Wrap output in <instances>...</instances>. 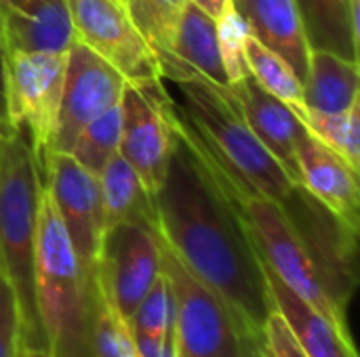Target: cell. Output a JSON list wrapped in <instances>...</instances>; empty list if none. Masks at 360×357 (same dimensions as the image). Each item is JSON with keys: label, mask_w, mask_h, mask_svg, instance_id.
Masks as SVG:
<instances>
[{"label": "cell", "mask_w": 360, "mask_h": 357, "mask_svg": "<svg viewBox=\"0 0 360 357\" xmlns=\"http://www.w3.org/2000/svg\"><path fill=\"white\" fill-rule=\"evenodd\" d=\"M162 105L173 133L165 181L154 196L156 231L171 252L236 314L259 343L274 311L262 257L236 200L184 122L169 90Z\"/></svg>", "instance_id": "6da1fadb"}, {"label": "cell", "mask_w": 360, "mask_h": 357, "mask_svg": "<svg viewBox=\"0 0 360 357\" xmlns=\"http://www.w3.org/2000/svg\"><path fill=\"white\" fill-rule=\"evenodd\" d=\"M160 74L162 80L177 86L184 103L175 105L215 166L234 185L283 206L297 183L251 133L232 88L219 86L181 63H165Z\"/></svg>", "instance_id": "7a4b0ae2"}, {"label": "cell", "mask_w": 360, "mask_h": 357, "mask_svg": "<svg viewBox=\"0 0 360 357\" xmlns=\"http://www.w3.org/2000/svg\"><path fill=\"white\" fill-rule=\"evenodd\" d=\"M95 290V271L80 263L42 185L34 240V303L49 356L93 357Z\"/></svg>", "instance_id": "3957f363"}, {"label": "cell", "mask_w": 360, "mask_h": 357, "mask_svg": "<svg viewBox=\"0 0 360 357\" xmlns=\"http://www.w3.org/2000/svg\"><path fill=\"white\" fill-rule=\"evenodd\" d=\"M42 189L40 168L25 137L11 128L0 158V269L13 286L21 343L46 349L34 303V240Z\"/></svg>", "instance_id": "277c9868"}, {"label": "cell", "mask_w": 360, "mask_h": 357, "mask_svg": "<svg viewBox=\"0 0 360 357\" xmlns=\"http://www.w3.org/2000/svg\"><path fill=\"white\" fill-rule=\"evenodd\" d=\"M213 166H215V162H213ZM217 173L240 208V215L249 227V234H251L253 244L262 257V263L287 288H291L300 299H304L308 305H312L316 311H321L338 328L350 332L346 314L331 299L314 259L310 257L306 244L302 242L300 234L295 231L293 223L289 221V217L285 215L281 204L272 202L270 198H264L259 194H253V191H247V189L234 185L219 168H217Z\"/></svg>", "instance_id": "5b68a950"}, {"label": "cell", "mask_w": 360, "mask_h": 357, "mask_svg": "<svg viewBox=\"0 0 360 357\" xmlns=\"http://www.w3.org/2000/svg\"><path fill=\"white\" fill-rule=\"evenodd\" d=\"M162 274L175 299L177 357H249L259 349L228 303L200 282L160 240Z\"/></svg>", "instance_id": "8992f818"}, {"label": "cell", "mask_w": 360, "mask_h": 357, "mask_svg": "<svg viewBox=\"0 0 360 357\" xmlns=\"http://www.w3.org/2000/svg\"><path fill=\"white\" fill-rule=\"evenodd\" d=\"M0 63L4 120L25 137L42 177L44 162L53 154V137L63 93L65 53L4 50Z\"/></svg>", "instance_id": "52a82bcc"}, {"label": "cell", "mask_w": 360, "mask_h": 357, "mask_svg": "<svg viewBox=\"0 0 360 357\" xmlns=\"http://www.w3.org/2000/svg\"><path fill=\"white\" fill-rule=\"evenodd\" d=\"M160 274L162 244L154 227L131 221L103 229L95 261V278L124 322Z\"/></svg>", "instance_id": "ba28073f"}, {"label": "cell", "mask_w": 360, "mask_h": 357, "mask_svg": "<svg viewBox=\"0 0 360 357\" xmlns=\"http://www.w3.org/2000/svg\"><path fill=\"white\" fill-rule=\"evenodd\" d=\"M74 38L93 48L127 82L146 88L162 82L160 63L122 0H68Z\"/></svg>", "instance_id": "9c48e42d"}, {"label": "cell", "mask_w": 360, "mask_h": 357, "mask_svg": "<svg viewBox=\"0 0 360 357\" xmlns=\"http://www.w3.org/2000/svg\"><path fill=\"white\" fill-rule=\"evenodd\" d=\"M127 78L84 42L74 40L65 50L63 93L53 137V151H70L76 135L120 101Z\"/></svg>", "instance_id": "30bf717a"}, {"label": "cell", "mask_w": 360, "mask_h": 357, "mask_svg": "<svg viewBox=\"0 0 360 357\" xmlns=\"http://www.w3.org/2000/svg\"><path fill=\"white\" fill-rule=\"evenodd\" d=\"M167 88L162 82L139 88L127 82L120 95L122 130L118 154L139 175L152 196L158 194L173 147L171 124L162 105Z\"/></svg>", "instance_id": "8fae6325"}, {"label": "cell", "mask_w": 360, "mask_h": 357, "mask_svg": "<svg viewBox=\"0 0 360 357\" xmlns=\"http://www.w3.org/2000/svg\"><path fill=\"white\" fill-rule=\"evenodd\" d=\"M42 185L57 206L80 263L95 271L103 231L99 177L82 168L70 154L53 151L42 168Z\"/></svg>", "instance_id": "7c38bea8"}, {"label": "cell", "mask_w": 360, "mask_h": 357, "mask_svg": "<svg viewBox=\"0 0 360 357\" xmlns=\"http://www.w3.org/2000/svg\"><path fill=\"white\" fill-rule=\"evenodd\" d=\"M295 160L300 185L346 225L359 231V173L352 170L344 158H340L333 149L319 141L308 128L297 139Z\"/></svg>", "instance_id": "4fadbf2b"}, {"label": "cell", "mask_w": 360, "mask_h": 357, "mask_svg": "<svg viewBox=\"0 0 360 357\" xmlns=\"http://www.w3.org/2000/svg\"><path fill=\"white\" fill-rule=\"evenodd\" d=\"M230 88L251 133L283 164L293 183L300 185L295 145L300 135L306 130L304 122L287 103L264 90L251 74L240 78Z\"/></svg>", "instance_id": "5bb4252c"}, {"label": "cell", "mask_w": 360, "mask_h": 357, "mask_svg": "<svg viewBox=\"0 0 360 357\" xmlns=\"http://www.w3.org/2000/svg\"><path fill=\"white\" fill-rule=\"evenodd\" d=\"M4 50L65 53L74 38L68 0H0Z\"/></svg>", "instance_id": "9a60e30c"}, {"label": "cell", "mask_w": 360, "mask_h": 357, "mask_svg": "<svg viewBox=\"0 0 360 357\" xmlns=\"http://www.w3.org/2000/svg\"><path fill=\"white\" fill-rule=\"evenodd\" d=\"M232 4L245 17L251 36L285 59L304 84L312 50L295 0H234Z\"/></svg>", "instance_id": "2e32d148"}, {"label": "cell", "mask_w": 360, "mask_h": 357, "mask_svg": "<svg viewBox=\"0 0 360 357\" xmlns=\"http://www.w3.org/2000/svg\"><path fill=\"white\" fill-rule=\"evenodd\" d=\"M266 280L274 309L283 316L300 347L308 357H359L350 332L338 328L321 311L287 288L266 265Z\"/></svg>", "instance_id": "e0dca14e"}, {"label": "cell", "mask_w": 360, "mask_h": 357, "mask_svg": "<svg viewBox=\"0 0 360 357\" xmlns=\"http://www.w3.org/2000/svg\"><path fill=\"white\" fill-rule=\"evenodd\" d=\"M310 50L359 61V0H295Z\"/></svg>", "instance_id": "ac0fdd59"}, {"label": "cell", "mask_w": 360, "mask_h": 357, "mask_svg": "<svg viewBox=\"0 0 360 357\" xmlns=\"http://www.w3.org/2000/svg\"><path fill=\"white\" fill-rule=\"evenodd\" d=\"M165 63H181L219 86H230L219 53L217 21L188 0L177 21L171 57L160 61V67Z\"/></svg>", "instance_id": "d6986e66"}, {"label": "cell", "mask_w": 360, "mask_h": 357, "mask_svg": "<svg viewBox=\"0 0 360 357\" xmlns=\"http://www.w3.org/2000/svg\"><path fill=\"white\" fill-rule=\"evenodd\" d=\"M99 194L103 229L131 221L156 229L154 196L120 154H116L99 175Z\"/></svg>", "instance_id": "ffe728a7"}, {"label": "cell", "mask_w": 360, "mask_h": 357, "mask_svg": "<svg viewBox=\"0 0 360 357\" xmlns=\"http://www.w3.org/2000/svg\"><path fill=\"white\" fill-rule=\"evenodd\" d=\"M359 101V61L327 50H312L304 80V103L310 109L340 114Z\"/></svg>", "instance_id": "44dd1931"}, {"label": "cell", "mask_w": 360, "mask_h": 357, "mask_svg": "<svg viewBox=\"0 0 360 357\" xmlns=\"http://www.w3.org/2000/svg\"><path fill=\"white\" fill-rule=\"evenodd\" d=\"M245 59L249 74L262 84L264 90L287 103L297 116L304 112V84L295 72L276 53L257 42L251 34L245 40Z\"/></svg>", "instance_id": "7402d4cb"}, {"label": "cell", "mask_w": 360, "mask_h": 357, "mask_svg": "<svg viewBox=\"0 0 360 357\" xmlns=\"http://www.w3.org/2000/svg\"><path fill=\"white\" fill-rule=\"evenodd\" d=\"M120 130H122V112L120 101L105 109L101 116L91 120L74 139L70 147V156L86 168L91 175L99 177L108 162L118 154L120 147Z\"/></svg>", "instance_id": "603a6c76"}, {"label": "cell", "mask_w": 360, "mask_h": 357, "mask_svg": "<svg viewBox=\"0 0 360 357\" xmlns=\"http://www.w3.org/2000/svg\"><path fill=\"white\" fill-rule=\"evenodd\" d=\"M304 126L323 141L329 149H333L340 158H344L352 170H360V99L346 112L325 114L310 107L297 116Z\"/></svg>", "instance_id": "cb8c5ba5"}, {"label": "cell", "mask_w": 360, "mask_h": 357, "mask_svg": "<svg viewBox=\"0 0 360 357\" xmlns=\"http://www.w3.org/2000/svg\"><path fill=\"white\" fill-rule=\"evenodd\" d=\"M133 23L148 40L158 63L171 57L177 21L186 0H122Z\"/></svg>", "instance_id": "d4e9b609"}, {"label": "cell", "mask_w": 360, "mask_h": 357, "mask_svg": "<svg viewBox=\"0 0 360 357\" xmlns=\"http://www.w3.org/2000/svg\"><path fill=\"white\" fill-rule=\"evenodd\" d=\"M133 337H173L175 328V299L165 274L156 278L152 288L139 301L131 318L127 320Z\"/></svg>", "instance_id": "484cf974"}, {"label": "cell", "mask_w": 360, "mask_h": 357, "mask_svg": "<svg viewBox=\"0 0 360 357\" xmlns=\"http://www.w3.org/2000/svg\"><path fill=\"white\" fill-rule=\"evenodd\" d=\"M93 357H137L129 324L103 295L99 284L95 290Z\"/></svg>", "instance_id": "4316f807"}, {"label": "cell", "mask_w": 360, "mask_h": 357, "mask_svg": "<svg viewBox=\"0 0 360 357\" xmlns=\"http://www.w3.org/2000/svg\"><path fill=\"white\" fill-rule=\"evenodd\" d=\"M249 34L251 32H249L245 17L234 6L221 19H217L219 53H221V61H224V69H226L230 86L249 74L247 59H245V40Z\"/></svg>", "instance_id": "83f0119b"}, {"label": "cell", "mask_w": 360, "mask_h": 357, "mask_svg": "<svg viewBox=\"0 0 360 357\" xmlns=\"http://www.w3.org/2000/svg\"><path fill=\"white\" fill-rule=\"evenodd\" d=\"M259 351L264 357H308L276 309L268 316L262 328Z\"/></svg>", "instance_id": "f1b7e54d"}, {"label": "cell", "mask_w": 360, "mask_h": 357, "mask_svg": "<svg viewBox=\"0 0 360 357\" xmlns=\"http://www.w3.org/2000/svg\"><path fill=\"white\" fill-rule=\"evenodd\" d=\"M21 326L19 307L11 282L0 269V357H15L19 347Z\"/></svg>", "instance_id": "f546056e"}, {"label": "cell", "mask_w": 360, "mask_h": 357, "mask_svg": "<svg viewBox=\"0 0 360 357\" xmlns=\"http://www.w3.org/2000/svg\"><path fill=\"white\" fill-rule=\"evenodd\" d=\"M137 357H177L175 337H133Z\"/></svg>", "instance_id": "4dcf8cb0"}, {"label": "cell", "mask_w": 360, "mask_h": 357, "mask_svg": "<svg viewBox=\"0 0 360 357\" xmlns=\"http://www.w3.org/2000/svg\"><path fill=\"white\" fill-rule=\"evenodd\" d=\"M188 2H192V4H196L200 11H205L207 15H211L215 21L217 19H221L234 4H232V0H188Z\"/></svg>", "instance_id": "1f68e13d"}, {"label": "cell", "mask_w": 360, "mask_h": 357, "mask_svg": "<svg viewBox=\"0 0 360 357\" xmlns=\"http://www.w3.org/2000/svg\"><path fill=\"white\" fill-rule=\"evenodd\" d=\"M21 353H23V357H51L46 349H42V347H25L23 343H21Z\"/></svg>", "instance_id": "d6a6232c"}, {"label": "cell", "mask_w": 360, "mask_h": 357, "mask_svg": "<svg viewBox=\"0 0 360 357\" xmlns=\"http://www.w3.org/2000/svg\"><path fill=\"white\" fill-rule=\"evenodd\" d=\"M8 133H11V126L4 120V116H0V158H2V147H4V141H6Z\"/></svg>", "instance_id": "836d02e7"}, {"label": "cell", "mask_w": 360, "mask_h": 357, "mask_svg": "<svg viewBox=\"0 0 360 357\" xmlns=\"http://www.w3.org/2000/svg\"><path fill=\"white\" fill-rule=\"evenodd\" d=\"M2 48H4V34H2V15H0V55H2Z\"/></svg>", "instance_id": "e575fe53"}, {"label": "cell", "mask_w": 360, "mask_h": 357, "mask_svg": "<svg viewBox=\"0 0 360 357\" xmlns=\"http://www.w3.org/2000/svg\"><path fill=\"white\" fill-rule=\"evenodd\" d=\"M15 357H23V353H21V337H19V347H17V353H15Z\"/></svg>", "instance_id": "d590c367"}, {"label": "cell", "mask_w": 360, "mask_h": 357, "mask_svg": "<svg viewBox=\"0 0 360 357\" xmlns=\"http://www.w3.org/2000/svg\"><path fill=\"white\" fill-rule=\"evenodd\" d=\"M249 357H264V356H262V351L257 349V351H253V353H251V356H249Z\"/></svg>", "instance_id": "8d00e7d4"}, {"label": "cell", "mask_w": 360, "mask_h": 357, "mask_svg": "<svg viewBox=\"0 0 360 357\" xmlns=\"http://www.w3.org/2000/svg\"><path fill=\"white\" fill-rule=\"evenodd\" d=\"M232 2H234V0H232Z\"/></svg>", "instance_id": "74e56055"}]
</instances>
